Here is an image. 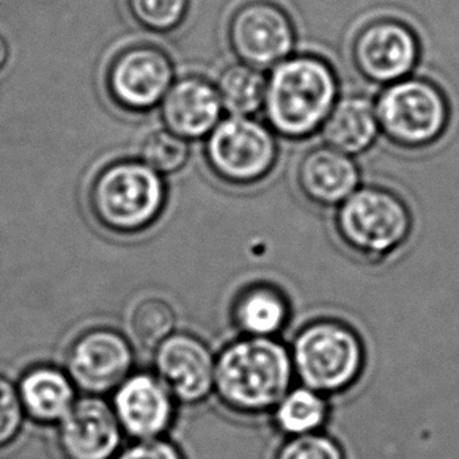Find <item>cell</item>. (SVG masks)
I'll return each mask as SVG.
<instances>
[{
  "label": "cell",
  "instance_id": "cell-1",
  "mask_svg": "<svg viewBox=\"0 0 459 459\" xmlns=\"http://www.w3.org/2000/svg\"><path fill=\"white\" fill-rule=\"evenodd\" d=\"M291 351L275 338L243 337L216 359L214 392L225 408L247 415L273 414L293 383Z\"/></svg>",
  "mask_w": 459,
  "mask_h": 459
},
{
  "label": "cell",
  "instance_id": "cell-2",
  "mask_svg": "<svg viewBox=\"0 0 459 459\" xmlns=\"http://www.w3.org/2000/svg\"><path fill=\"white\" fill-rule=\"evenodd\" d=\"M337 74L325 58L290 56L266 81L263 112L275 134L299 141L316 133L338 100Z\"/></svg>",
  "mask_w": 459,
  "mask_h": 459
},
{
  "label": "cell",
  "instance_id": "cell-3",
  "mask_svg": "<svg viewBox=\"0 0 459 459\" xmlns=\"http://www.w3.org/2000/svg\"><path fill=\"white\" fill-rule=\"evenodd\" d=\"M167 187L160 173L145 162L122 160L96 173L89 189V206L101 227L133 235L153 225L166 206Z\"/></svg>",
  "mask_w": 459,
  "mask_h": 459
},
{
  "label": "cell",
  "instance_id": "cell-4",
  "mask_svg": "<svg viewBox=\"0 0 459 459\" xmlns=\"http://www.w3.org/2000/svg\"><path fill=\"white\" fill-rule=\"evenodd\" d=\"M412 214L396 194L364 186L337 208L335 229L344 247L368 262H381L408 243Z\"/></svg>",
  "mask_w": 459,
  "mask_h": 459
},
{
  "label": "cell",
  "instance_id": "cell-5",
  "mask_svg": "<svg viewBox=\"0 0 459 459\" xmlns=\"http://www.w3.org/2000/svg\"><path fill=\"white\" fill-rule=\"evenodd\" d=\"M291 359L302 385L321 395H338L354 387L364 373V342L342 321L319 319L298 333Z\"/></svg>",
  "mask_w": 459,
  "mask_h": 459
},
{
  "label": "cell",
  "instance_id": "cell-6",
  "mask_svg": "<svg viewBox=\"0 0 459 459\" xmlns=\"http://www.w3.org/2000/svg\"><path fill=\"white\" fill-rule=\"evenodd\" d=\"M384 135L396 147L425 148L446 133L450 106L444 91L423 77H406L385 85L377 101Z\"/></svg>",
  "mask_w": 459,
  "mask_h": 459
},
{
  "label": "cell",
  "instance_id": "cell-7",
  "mask_svg": "<svg viewBox=\"0 0 459 459\" xmlns=\"http://www.w3.org/2000/svg\"><path fill=\"white\" fill-rule=\"evenodd\" d=\"M204 154L212 173L225 183L255 185L274 169L277 143L268 125L230 117L211 131Z\"/></svg>",
  "mask_w": 459,
  "mask_h": 459
},
{
  "label": "cell",
  "instance_id": "cell-8",
  "mask_svg": "<svg viewBox=\"0 0 459 459\" xmlns=\"http://www.w3.org/2000/svg\"><path fill=\"white\" fill-rule=\"evenodd\" d=\"M229 43L241 64L255 70H273L293 54L296 29L279 4L249 0L230 18Z\"/></svg>",
  "mask_w": 459,
  "mask_h": 459
},
{
  "label": "cell",
  "instance_id": "cell-9",
  "mask_svg": "<svg viewBox=\"0 0 459 459\" xmlns=\"http://www.w3.org/2000/svg\"><path fill=\"white\" fill-rule=\"evenodd\" d=\"M172 83L170 57L158 46L145 43L122 49L106 71L108 98L128 112H148L156 108Z\"/></svg>",
  "mask_w": 459,
  "mask_h": 459
},
{
  "label": "cell",
  "instance_id": "cell-10",
  "mask_svg": "<svg viewBox=\"0 0 459 459\" xmlns=\"http://www.w3.org/2000/svg\"><path fill=\"white\" fill-rule=\"evenodd\" d=\"M351 58L365 81L390 85L415 70L420 60V41L406 22L381 18L367 22L356 33Z\"/></svg>",
  "mask_w": 459,
  "mask_h": 459
},
{
  "label": "cell",
  "instance_id": "cell-11",
  "mask_svg": "<svg viewBox=\"0 0 459 459\" xmlns=\"http://www.w3.org/2000/svg\"><path fill=\"white\" fill-rule=\"evenodd\" d=\"M133 362V348L122 333L93 329L71 344L66 368L76 387L91 395H102L129 377Z\"/></svg>",
  "mask_w": 459,
  "mask_h": 459
},
{
  "label": "cell",
  "instance_id": "cell-12",
  "mask_svg": "<svg viewBox=\"0 0 459 459\" xmlns=\"http://www.w3.org/2000/svg\"><path fill=\"white\" fill-rule=\"evenodd\" d=\"M154 367L178 402L197 404L214 390L216 359L206 343L191 333H172L158 344Z\"/></svg>",
  "mask_w": 459,
  "mask_h": 459
},
{
  "label": "cell",
  "instance_id": "cell-13",
  "mask_svg": "<svg viewBox=\"0 0 459 459\" xmlns=\"http://www.w3.org/2000/svg\"><path fill=\"white\" fill-rule=\"evenodd\" d=\"M122 434L114 408L89 396L74 403L58 423V446L65 459H114Z\"/></svg>",
  "mask_w": 459,
  "mask_h": 459
},
{
  "label": "cell",
  "instance_id": "cell-14",
  "mask_svg": "<svg viewBox=\"0 0 459 459\" xmlns=\"http://www.w3.org/2000/svg\"><path fill=\"white\" fill-rule=\"evenodd\" d=\"M173 398L160 377L133 375L115 392V415L123 431L137 440L158 439L173 420Z\"/></svg>",
  "mask_w": 459,
  "mask_h": 459
},
{
  "label": "cell",
  "instance_id": "cell-15",
  "mask_svg": "<svg viewBox=\"0 0 459 459\" xmlns=\"http://www.w3.org/2000/svg\"><path fill=\"white\" fill-rule=\"evenodd\" d=\"M222 101L212 83L187 76L172 83L160 101V117L167 131L183 139H200L221 122Z\"/></svg>",
  "mask_w": 459,
  "mask_h": 459
},
{
  "label": "cell",
  "instance_id": "cell-16",
  "mask_svg": "<svg viewBox=\"0 0 459 459\" xmlns=\"http://www.w3.org/2000/svg\"><path fill=\"white\" fill-rule=\"evenodd\" d=\"M296 177L300 192L323 208H338L360 185L358 162L329 145L307 152Z\"/></svg>",
  "mask_w": 459,
  "mask_h": 459
},
{
  "label": "cell",
  "instance_id": "cell-17",
  "mask_svg": "<svg viewBox=\"0 0 459 459\" xmlns=\"http://www.w3.org/2000/svg\"><path fill=\"white\" fill-rule=\"evenodd\" d=\"M323 139L329 147L356 156L373 147L381 133L377 104L365 95L338 98L321 126Z\"/></svg>",
  "mask_w": 459,
  "mask_h": 459
},
{
  "label": "cell",
  "instance_id": "cell-18",
  "mask_svg": "<svg viewBox=\"0 0 459 459\" xmlns=\"http://www.w3.org/2000/svg\"><path fill=\"white\" fill-rule=\"evenodd\" d=\"M74 387L68 373L39 367L22 377L18 392L30 419L39 423H60L76 403Z\"/></svg>",
  "mask_w": 459,
  "mask_h": 459
},
{
  "label": "cell",
  "instance_id": "cell-19",
  "mask_svg": "<svg viewBox=\"0 0 459 459\" xmlns=\"http://www.w3.org/2000/svg\"><path fill=\"white\" fill-rule=\"evenodd\" d=\"M288 304L271 287L246 290L235 304L233 318L244 337L274 338L288 321Z\"/></svg>",
  "mask_w": 459,
  "mask_h": 459
},
{
  "label": "cell",
  "instance_id": "cell-20",
  "mask_svg": "<svg viewBox=\"0 0 459 459\" xmlns=\"http://www.w3.org/2000/svg\"><path fill=\"white\" fill-rule=\"evenodd\" d=\"M327 415V396L321 395L306 385L290 389L273 412L275 427L287 437L321 433Z\"/></svg>",
  "mask_w": 459,
  "mask_h": 459
},
{
  "label": "cell",
  "instance_id": "cell-21",
  "mask_svg": "<svg viewBox=\"0 0 459 459\" xmlns=\"http://www.w3.org/2000/svg\"><path fill=\"white\" fill-rule=\"evenodd\" d=\"M266 77L249 65L235 64L225 68L217 81L222 108L231 117H249L263 108Z\"/></svg>",
  "mask_w": 459,
  "mask_h": 459
},
{
  "label": "cell",
  "instance_id": "cell-22",
  "mask_svg": "<svg viewBox=\"0 0 459 459\" xmlns=\"http://www.w3.org/2000/svg\"><path fill=\"white\" fill-rule=\"evenodd\" d=\"M175 327V312L172 306L160 298L142 299L131 313V331L139 343L156 348Z\"/></svg>",
  "mask_w": 459,
  "mask_h": 459
},
{
  "label": "cell",
  "instance_id": "cell-23",
  "mask_svg": "<svg viewBox=\"0 0 459 459\" xmlns=\"http://www.w3.org/2000/svg\"><path fill=\"white\" fill-rule=\"evenodd\" d=\"M187 158V142L170 131H154L142 145V160L158 173L178 172Z\"/></svg>",
  "mask_w": 459,
  "mask_h": 459
},
{
  "label": "cell",
  "instance_id": "cell-24",
  "mask_svg": "<svg viewBox=\"0 0 459 459\" xmlns=\"http://www.w3.org/2000/svg\"><path fill=\"white\" fill-rule=\"evenodd\" d=\"M129 12L141 26L153 32H170L185 21L189 0H126Z\"/></svg>",
  "mask_w": 459,
  "mask_h": 459
},
{
  "label": "cell",
  "instance_id": "cell-25",
  "mask_svg": "<svg viewBox=\"0 0 459 459\" xmlns=\"http://www.w3.org/2000/svg\"><path fill=\"white\" fill-rule=\"evenodd\" d=\"M274 459H346L338 442L325 434L288 437Z\"/></svg>",
  "mask_w": 459,
  "mask_h": 459
},
{
  "label": "cell",
  "instance_id": "cell-26",
  "mask_svg": "<svg viewBox=\"0 0 459 459\" xmlns=\"http://www.w3.org/2000/svg\"><path fill=\"white\" fill-rule=\"evenodd\" d=\"M24 415L20 392L7 377H0V448L10 446L18 437Z\"/></svg>",
  "mask_w": 459,
  "mask_h": 459
},
{
  "label": "cell",
  "instance_id": "cell-27",
  "mask_svg": "<svg viewBox=\"0 0 459 459\" xmlns=\"http://www.w3.org/2000/svg\"><path fill=\"white\" fill-rule=\"evenodd\" d=\"M114 459H183L178 448L164 439L137 440Z\"/></svg>",
  "mask_w": 459,
  "mask_h": 459
},
{
  "label": "cell",
  "instance_id": "cell-28",
  "mask_svg": "<svg viewBox=\"0 0 459 459\" xmlns=\"http://www.w3.org/2000/svg\"><path fill=\"white\" fill-rule=\"evenodd\" d=\"M8 54H10V49H8L7 41L0 35V68L7 64Z\"/></svg>",
  "mask_w": 459,
  "mask_h": 459
}]
</instances>
